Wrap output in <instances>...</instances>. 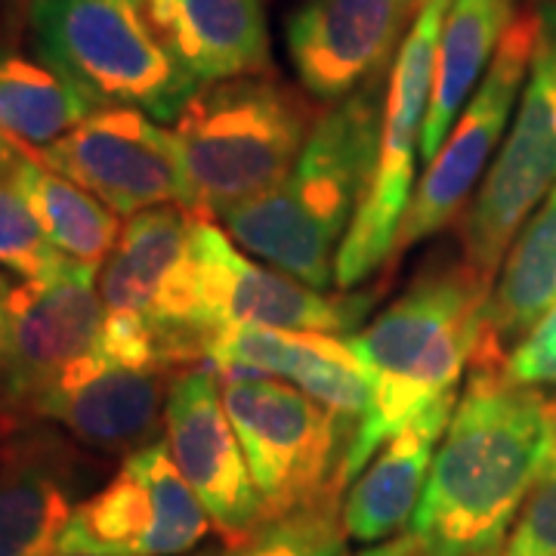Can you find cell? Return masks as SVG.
I'll return each instance as SVG.
<instances>
[{
	"label": "cell",
	"mask_w": 556,
	"mask_h": 556,
	"mask_svg": "<svg viewBox=\"0 0 556 556\" xmlns=\"http://www.w3.org/2000/svg\"><path fill=\"white\" fill-rule=\"evenodd\" d=\"M551 448V396L504 365L470 368L408 526L420 556H501Z\"/></svg>",
	"instance_id": "1"
},
{
	"label": "cell",
	"mask_w": 556,
	"mask_h": 556,
	"mask_svg": "<svg viewBox=\"0 0 556 556\" xmlns=\"http://www.w3.org/2000/svg\"><path fill=\"white\" fill-rule=\"evenodd\" d=\"M492 278L464 260L433 263L350 340L368 380V412L340 467V489L368 467L380 445L430 402L455 393L479 343Z\"/></svg>",
	"instance_id": "2"
},
{
	"label": "cell",
	"mask_w": 556,
	"mask_h": 556,
	"mask_svg": "<svg viewBox=\"0 0 556 556\" xmlns=\"http://www.w3.org/2000/svg\"><path fill=\"white\" fill-rule=\"evenodd\" d=\"M380 118V84L334 102L318 115L288 177L219 214L229 239L313 288L331 285L340 241L375 170Z\"/></svg>",
	"instance_id": "3"
},
{
	"label": "cell",
	"mask_w": 556,
	"mask_h": 556,
	"mask_svg": "<svg viewBox=\"0 0 556 556\" xmlns=\"http://www.w3.org/2000/svg\"><path fill=\"white\" fill-rule=\"evenodd\" d=\"M309 102L269 75L204 84L177 115L189 211L219 217L291 174L316 127Z\"/></svg>",
	"instance_id": "4"
},
{
	"label": "cell",
	"mask_w": 556,
	"mask_h": 556,
	"mask_svg": "<svg viewBox=\"0 0 556 556\" xmlns=\"http://www.w3.org/2000/svg\"><path fill=\"white\" fill-rule=\"evenodd\" d=\"M28 25L40 56L93 109H137L164 124L199 90L139 0H38Z\"/></svg>",
	"instance_id": "5"
},
{
	"label": "cell",
	"mask_w": 556,
	"mask_h": 556,
	"mask_svg": "<svg viewBox=\"0 0 556 556\" xmlns=\"http://www.w3.org/2000/svg\"><path fill=\"white\" fill-rule=\"evenodd\" d=\"M448 3L452 0H427L420 7L390 68L375 170L334 260V285L343 291L358 288L396 251L399 226L415 195V164L433 97L439 35Z\"/></svg>",
	"instance_id": "6"
},
{
	"label": "cell",
	"mask_w": 556,
	"mask_h": 556,
	"mask_svg": "<svg viewBox=\"0 0 556 556\" xmlns=\"http://www.w3.org/2000/svg\"><path fill=\"white\" fill-rule=\"evenodd\" d=\"M223 405L239 433L266 519L325 495H343L340 467L353 433L316 399L278 378H223Z\"/></svg>",
	"instance_id": "7"
},
{
	"label": "cell",
	"mask_w": 556,
	"mask_h": 556,
	"mask_svg": "<svg viewBox=\"0 0 556 556\" xmlns=\"http://www.w3.org/2000/svg\"><path fill=\"white\" fill-rule=\"evenodd\" d=\"M556 189V3L541 10L535 60L514 127L460 219V260L495 278L526 219Z\"/></svg>",
	"instance_id": "8"
},
{
	"label": "cell",
	"mask_w": 556,
	"mask_h": 556,
	"mask_svg": "<svg viewBox=\"0 0 556 556\" xmlns=\"http://www.w3.org/2000/svg\"><path fill=\"white\" fill-rule=\"evenodd\" d=\"M214 522L179 473L167 442L155 439L124 457L118 473L84 497L62 529L56 554L186 556Z\"/></svg>",
	"instance_id": "9"
},
{
	"label": "cell",
	"mask_w": 556,
	"mask_h": 556,
	"mask_svg": "<svg viewBox=\"0 0 556 556\" xmlns=\"http://www.w3.org/2000/svg\"><path fill=\"white\" fill-rule=\"evenodd\" d=\"M199 214L164 204L127 219L109 260L100 266L105 313L137 316L159 331L170 371L204 362L211 331L199 318L192 260V223Z\"/></svg>",
	"instance_id": "10"
},
{
	"label": "cell",
	"mask_w": 556,
	"mask_h": 556,
	"mask_svg": "<svg viewBox=\"0 0 556 556\" xmlns=\"http://www.w3.org/2000/svg\"><path fill=\"white\" fill-rule=\"evenodd\" d=\"M541 10L519 13L510 20L473 100L467 102V109H460L452 134L442 142L437 159L427 164L424 179L415 186L412 204L399 226L393 257L455 223L482 174H489L492 155L501 139L507 137V124L514 115L522 80L535 60Z\"/></svg>",
	"instance_id": "11"
},
{
	"label": "cell",
	"mask_w": 556,
	"mask_h": 556,
	"mask_svg": "<svg viewBox=\"0 0 556 556\" xmlns=\"http://www.w3.org/2000/svg\"><path fill=\"white\" fill-rule=\"evenodd\" d=\"M121 217L164 204H189L174 130L137 109H93L75 130L43 149H25ZM189 211V207H186Z\"/></svg>",
	"instance_id": "12"
},
{
	"label": "cell",
	"mask_w": 556,
	"mask_h": 556,
	"mask_svg": "<svg viewBox=\"0 0 556 556\" xmlns=\"http://www.w3.org/2000/svg\"><path fill=\"white\" fill-rule=\"evenodd\" d=\"M192 260L199 318L211 338L229 325L346 334L375 303V294L331 298L281 269L260 266L244 257L239 244L207 217H195L192 223Z\"/></svg>",
	"instance_id": "13"
},
{
	"label": "cell",
	"mask_w": 556,
	"mask_h": 556,
	"mask_svg": "<svg viewBox=\"0 0 556 556\" xmlns=\"http://www.w3.org/2000/svg\"><path fill=\"white\" fill-rule=\"evenodd\" d=\"M93 266L65 260L50 276L10 288V340L20 412L102 368L105 303Z\"/></svg>",
	"instance_id": "14"
},
{
	"label": "cell",
	"mask_w": 556,
	"mask_h": 556,
	"mask_svg": "<svg viewBox=\"0 0 556 556\" xmlns=\"http://www.w3.org/2000/svg\"><path fill=\"white\" fill-rule=\"evenodd\" d=\"M164 442L226 544H239L266 522L214 368L195 365L170 378L164 402Z\"/></svg>",
	"instance_id": "15"
},
{
	"label": "cell",
	"mask_w": 556,
	"mask_h": 556,
	"mask_svg": "<svg viewBox=\"0 0 556 556\" xmlns=\"http://www.w3.org/2000/svg\"><path fill=\"white\" fill-rule=\"evenodd\" d=\"M412 0H306L288 22V53L309 97L340 102L380 84Z\"/></svg>",
	"instance_id": "16"
},
{
	"label": "cell",
	"mask_w": 556,
	"mask_h": 556,
	"mask_svg": "<svg viewBox=\"0 0 556 556\" xmlns=\"http://www.w3.org/2000/svg\"><path fill=\"white\" fill-rule=\"evenodd\" d=\"M204 365L217 378H285L316 399L356 439L368 412V380L350 343L338 334L229 325L207 340Z\"/></svg>",
	"instance_id": "17"
},
{
	"label": "cell",
	"mask_w": 556,
	"mask_h": 556,
	"mask_svg": "<svg viewBox=\"0 0 556 556\" xmlns=\"http://www.w3.org/2000/svg\"><path fill=\"white\" fill-rule=\"evenodd\" d=\"M22 424L0 455V556H53L80 504V455L60 437Z\"/></svg>",
	"instance_id": "18"
},
{
	"label": "cell",
	"mask_w": 556,
	"mask_h": 556,
	"mask_svg": "<svg viewBox=\"0 0 556 556\" xmlns=\"http://www.w3.org/2000/svg\"><path fill=\"white\" fill-rule=\"evenodd\" d=\"M174 375L102 365L100 371L43 396L31 420L60 427L78 445L100 455H134L164 427V402Z\"/></svg>",
	"instance_id": "19"
},
{
	"label": "cell",
	"mask_w": 556,
	"mask_h": 556,
	"mask_svg": "<svg viewBox=\"0 0 556 556\" xmlns=\"http://www.w3.org/2000/svg\"><path fill=\"white\" fill-rule=\"evenodd\" d=\"M167 53L199 80L269 75L263 0H139Z\"/></svg>",
	"instance_id": "20"
},
{
	"label": "cell",
	"mask_w": 556,
	"mask_h": 556,
	"mask_svg": "<svg viewBox=\"0 0 556 556\" xmlns=\"http://www.w3.org/2000/svg\"><path fill=\"white\" fill-rule=\"evenodd\" d=\"M455 405L457 390L430 402L396 437L380 445L368 470L353 479L340 504L346 538L358 544H380L387 538H396L405 526H412V517L427 489L433 455L455 415Z\"/></svg>",
	"instance_id": "21"
},
{
	"label": "cell",
	"mask_w": 556,
	"mask_h": 556,
	"mask_svg": "<svg viewBox=\"0 0 556 556\" xmlns=\"http://www.w3.org/2000/svg\"><path fill=\"white\" fill-rule=\"evenodd\" d=\"M556 303V189L541 201L514 244L489 291L479 318V343L470 368L504 365L507 353L535 328Z\"/></svg>",
	"instance_id": "22"
},
{
	"label": "cell",
	"mask_w": 556,
	"mask_h": 556,
	"mask_svg": "<svg viewBox=\"0 0 556 556\" xmlns=\"http://www.w3.org/2000/svg\"><path fill=\"white\" fill-rule=\"evenodd\" d=\"M510 20H514L510 0H452L448 3L442 35H439L433 97H430L424 142H420L424 164L437 159L470 90L477 87L479 78H485Z\"/></svg>",
	"instance_id": "23"
},
{
	"label": "cell",
	"mask_w": 556,
	"mask_h": 556,
	"mask_svg": "<svg viewBox=\"0 0 556 556\" xmlns=\"http://www.w3.org/2000/svg\"><path fill=\"white\" fill-rule=\"evenodd\" d=\"M7 155L22 195L50 244L68 260L100 269L121 239L124 226L118 223V214L87 189H80L78 182L43 167L20 146L10 142Z\"/></svg>",
	"instance_id": "24"
},
{
	"label": "cell",
	"mask_w": 556,
	"mask_h": 556,
	"mask_svg": "<svg viewBox=\"0 0 556 556\" xmlns=\"http://www.w3.org/2000/svg\"><path fill=\"white\" fill-rule=\"evenodd\" d=\"M93 105L43 60L0 40V137L20 149H43L75 130Z\"/></svg>",
	"instance_id": "25"
},
{
	"label": "cell",
	"mask_w": 556,
	"mask_h": 556,
	"mask_svg": "<svg viewBox=\"0 0 556 556\" xmlns=\"http://www.w3.org/2000/svg\"><path fill=\"white\" fill-rule=\"evenodd\" d=\"M346 529L340 517V495H325L291 510L285 517L266 519L257 532L229 544L223 554L207 556H343Z\"/></svg>",
	"instance_id": "26"
},
{
	"label": "cell",
	"mask_w": 556,
	"mask_h": 556,
	"mask_svg": "<svg viewBox=\"0 0 556 556\" xmlns=\"http://www.w3.org/2000/svg\"><path fill=\"white\" fill-rule=\"evenodd\" d=\"M7 149L0 155V269L13 273L22 281H31V278L50 276L68 257L60 254L43 236L40 223L22 195L20 182L13 177Z\"/></svg>",
	"instance_id": "27"
},
{
	"label": "cell",
	"mask_w": 556,
	"mask_h": 556,
	"mask_svg": "<svg viewBox=\"0 0 556 556\" xmlns=\"http://www.w3.org/2000/svg\"><path fill=\"white\" fill-rule=\"evenodd\" d=\"M551 408H554V448L532 495L519 510L504 556H556V396L551 399Z\"/></svg>",
	"instance_id": "28"
},
{
	"label": "cell",
	"mask_w": 556,
	"mask_h": 556,
	"mask_svg": "<svg viewBox=\"0 0 556 556\" xmlns=\"http://www.w3.org/2000/svg\"><path fill=\"white\" fill-rule=\"evenodd\" d=\"M504 371H507V378L526 383V387L556 383V303L547 309V316L507 353Z\"/></svg>",
	"instance_id": "29"
},
{
	"label": "cell",
	"mask_w": 556,
	"mask_h": 556,
	"mask_svg": "<svg viewBox=\"0 0 556 556\" xmlns=\"http://www.w3.org/2000/svg\"><path fill=\"white\" fill-rule=\"evenodd\" d=\"M10 281L0 276V417L28 424L20 412L16 371H13V340H10Z\"/></svg>",
	"instance_id": "30"
},
{
	"label": "cell",
	"mask_w": 556,
	"mask_h": 556,
	"mask_svg": "<svg viewBox=\"0 0 556 556\" xmlns=\"http://www.w3.org/2000/svg\"><path fill=\"white\" fill-rule=\"evenodd\" d=\"M356 556H420V551H417L415 538L412 535H396L380 541V544H371L368 551H362Z\"/></svg>",
	"instance_id": "31"
},
{
	"label": "cell",
	"mask_w": 556,
	"mask_h": 556,
	"mask_svg": "<svg viewBox=\"0 0 556 556\" xmlns=\"http://www.w3.org/2000/svg\"><path fill=\"white\" fill-rule=\"evenodd\" d=\"M22 424H16V420H7V417H0V455H3V448L10 445V439H13V433L20 430Z\"/></svg>",
	"instance_id": "32"
},
{
	"label": "cell",
	"mask_w": 556,
	"mask_h": 556,
	"mask_svg": "<svg viewBox=\"0 0 556 556\" xmlns=\"http://www.w3.org/2000/svg\"><path fill=\"white\" fill-rule=\"evenodd\" d=\"M10 7H13V13H22L25 20H28V13H31V7L38 3V0H7Z\"/></svg>",
	"instance_id": "33"
},
{
	"label": "cell",
	"mask_w": 556,
	"mask_h": 556,
	"mask_svg": "<svg viewBox=\"0 0 556 556\" xmlns=\"http://www.w3.org/2000/svg\"><path fill=\"white\" fill-rule=\"evenodd\" d=\"M412 3H415V7H417V13H420V7H424L427 0H412Z\"/></svg>",
	"instance_id": "34"
},
{
	"label": "cell",
	"mask_w": 556,
	"mask_h": 556,
	"mask_svg": "<svg viewBox=\"0 0 556 556\" xmlns=\"http://www.w3.org/2000/svg\"><path fill=\"white\" fill-rule=\"evenodd\" d=\"M3 149H7V139L0 137V155H3Z\"/></svg>",
	"instance_id": "35"
},
{
	"label": "cell",
	"mask_w": 556,
	"mask_h": 556,
	"mask_svg": "<svg viewBox=\"0 0 556 556\" xmlns=\"http://www.w3.org/2000/svg\"><path fill=\"white\" fill-rule=\"evenodd\" d=\"M53 556H72V554H53ZM204 556H207V554H204Z\"/></svg>",
	"instance_id": "36"
}]
</instances>
